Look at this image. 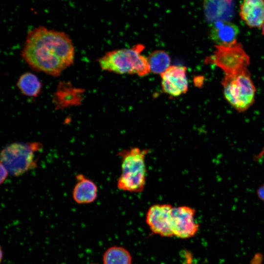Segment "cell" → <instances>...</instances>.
<instances>
[{
	"instance_id": "9c48e42d",
	"label": "cell",
	"mask_w": 264,
	"mask_h": 264,
	"mask_svg": "<svg viewBox=\"0 0 264 264\" xmlns=\"http://www.w3.org/2000/svg\"><path fill=\"white\" fill-rule=\"evenodd\" d=\"M187 68L184 66H171L161 74L163 91L172 97L185 94L188 89Z\"/></svg>"
},
{
	"instance_id": "ba28073f",
	"label": "cell",
	"mask_w": 264,
	"mask_h": 264,
	"mask_svg": "<svg viewBox=\"0 0 264 264\" xmlns=\"http://www.w3.org/2000/svg\"><path fill=\"white\" fill-rule=\"evenodd\" d=\"M173 206L170 204H156L148 209L146 221L151 231L163 237L174 236L172 230Z\"/></svg>"
},
{
	"instance_id": "8992f818",
	"label": "cell",
	"mask_w": 264,
	"mask_h": 264,
	"mask_svg": "<svg viewBox=\"0 0 264 264\" xmlns=\"http://www.w3.org/2000/svg\"><path fill=\"white\" fill-rule=\"evenodd\" d=\"M215 47L214 54L205 60L207 64H214L221 68L225 76H235L248 71L249 58L240 43Z\"/></svg>"
},
{
	"instance_id": "ac0fdd59",
	"label": "cell",
	"mask_w": 264,
	"mask_h": 264,
	"mask_svg": "<svg viewBox=\"0 0 264 264\" xmlns=\"http://www.w3.org/2000/svg\"><path fill=\"white\" fill-rule=\"evenodd\" d=\"M257 194L258 198L264 202V183L257 190Z\"/></svg>"
},
{
	"instance_id": "3957f363",
	"label": "cell",
	"mask_w": 264,
	"mask_h": 264,
	"mask_svg": "<svg viewBox=\"0 0 264 264\" xmlns=\"http://www.w3.org/2000/svg\"><path fill=\"white\" fill-rule=\"evenodd\" d=\"M149 151L147 149L133 147L118 153L121 158V173L117 183L119 189L132 193L144 190L146 178L145 159Z\"/></svg>"
},
{
	"instance_id": "ffe728a7",
	"label": "cell",
	"mask_w": 264,
	"mask_h": 264,
	"mask_svg": "<svg viewBox=\"0 0 264 264\" xmlns=\"http://www.w3.org/2000/svg\"></svg>"
},
{
	"instance_id": "6da1fadb",
	"label": "cell",
	"mask_w": 264,
	"mask_h": 264,
	"mask_svg": "<svg viewBox=\"0 0 264 264\" xmlns=\"http://www.w3.org/2000/svg\"><path fill=\"white\" fill-rule=\"evenodd\" d=\"M21 56L34 70L57 77L73 64L75 49L65 32L40 26L28 32Z\"/></svg>"
},
{
	"instance_id": "8fae6325",
	"label": "cell",
	"mask_w": 264,
	"mask_h": 264,
	"mask_svg": "<svg viewBox=\"0 0 264 264\" xmlns=\"http://www.w3.org/2000/svg\"><path fill=\"white\" fill-rule=\"evenodd\" d=\"M239 28L235 24L225 21H220L211 23L210 36L217 44L230 46L237 43Z\"/></svg>"
},
{
	"instance_id": "52a82bcc",
	"label": "cell",
	"mask_w": 264,
	"mask_h": 264,
	"mask_svg": "<svg viewBox=\"0 0 264 264\" xmlns=\"http://www.w3.org/2000/svg\"><path fill=\"white\" fill-rule=\"evenodd\" d=\"M196 210L188 206L173 207L172 213V230L174 236L188 239L196 235L199 224L196 221Z\"/></svg>"
},
{
	"instance_id": "277c9868",
	"label": "cell",
	"mask_w": 264,
	"mask_h": 264,
	"mask_svg": "<svg viewBox=\"0 0 264 264\" xmlns=\"http://www.w3.org/2000/svg\"><path fill=\"white\" fill-rule=\"evenodd\" d=\"M42 149V144L38 142L12 143L2 150L0 163L9 175L21 176L37 167V155Z\"/></svg>"
},
{
	"instance_id": "d6986e66",
	"label": "cell",
	"mask_w": 264,
	"mask_h": 264,
	"mask_svg": "<svg viewBox=\"0 0 264 264\" xmlns=\"http://www.w3.org/2000/svg\"><path fill=\"white\" fill-rule=\"evenodd\" d=\"M262 28L263 34H264V22L262 26Z\"/></svg>"
},
{
	"instance_id": "e0dca14e",
	"label": "cell",
	"mask_w": 264,
	"mask_h": 264,
	"mask_svg": "<svg viewBox=\"0 0 264 264\" xmlns=\"http://www.w3.org/2000/svg\"><path fill=\"white\" fill-rule=\"evenodd\" d=\"M9 175V172L6 167L0 163V183H2L7 178Z\"/></svg>"
},
{
	"instance_id": "30bf717a",
	"label": "cell",
	"mask_w": 264,
	"mask_h": 264,
	"mask_svg": "<svg viewBox=\"0 0 264 264\" xmlns=\"http://www.w3.org/2000/svg\"><path fill=\"white\" fill-rule=\"evenodd\" d=\"M205 18L211 23L220 21H228L234 14L232 0H203Z\"/></svg>"
},
{
	"instance_id": "7a4b0ae2",
	"label": "cell",
	"mask_w": 264,
	"mask_h": 264,
	"mask_svg": "<svg viewBox=\"0 0 264 264\" xmlns=\"http://www.w3.org/2000/svg\"><path fill=\"white\" fill-rule=\"evenodd\" d=\"M144 48L139 44L109 51L98 59L99 66L104 70L116 74L146 76L151 71L147 57L141 54Z\"/></svg>"
},
{
	"instance_id": "5bb4252c",
	"label": "cell",
	"mask_w": 264,
	"mask_h": 264,
	"mask_svg": "<svg viewBox=\"0 0 264 264\" xmlns=\"http://www.w3.org/2000/svg\"><path fill=\"white\" fill-rule=\"evenodd\" d=\"M17 86L21 93L29 97H37L41 92L42 85L34 74L27 72L19 77Z\"/></svg>"
},
{
	"instance_id": "4fadbf2b",
	"label": "cell",
	"mask_w": 264,
	"mask_h": 264,
	"mask_svg": "<svg viewBox=\"0 0 264 264\" xmlns=\"http://www.w3.org/2000/svg\"><path fill=\"white\" fill-rule=\"evenodd\" d=\"M240 16L249 27L262 26L264 22V0H243Z\"/></svg>"
},
{
	"instance_id": "7c38bea8",
	"label": "cell",
	"mask_w": 264,
	"mask_h": 264,
	"mask_svg": "<svg viewBox=\"0 0 264 264\" xmlns=\"http://www.w3.org/2000/svg\"><path fill=\"white\" fill-rule=\"evenodd\" d=\"M76 183L72 192L74 201L79 204L94 202L98 195V187L95 183L83 174L76 176Z\"/></svg>"
},
{
	"instance_id": "5b68a950",
	"label": "cell",
	"mask_w": 264,
	"mask_h": 264,
	"mask_svg": "<svg viewBox=\"0 0 264 264\" xmlns=\"http://www.w3.org/2000/svg\"><path fill=\"white\" fill-rule=\"evenodd\" d=\"M221 84L227 101L238 111L247 110L254 101L255 88L248 71L225 76Z\"/></svg>"
},
{
	"instance_id": "2e32d148",
	"label": "cell",
	"mask_w": 264,
	"mask_h": 264,
	"mask_svg": "<svg viewBox=\"0 0 264 264\" xmlns=\"http://www.w3.org/2000/svg\"><path fill=\"white\" fill-rule=\"evenodd\" d=\"M151 72L162 74L171 66V58L165 51L156 50L147 57Z\"/></svg>"
},
{
	"instance_id": "9a60e30c",
	"label": "cell",
	"mask_w": 264,
	"mask_h": 264,
	"mask_svg": "<svg viewBox=\"0 0 264 264\" xmlns=\"http://www.w3.org/2000/svg\"><path fill=\"white\" fill-rule=\"evenodd\" d=\"M103 264H132V257L129 251L119 246L107 249L103 255Z\"/></svg>"
}]
</instances>
